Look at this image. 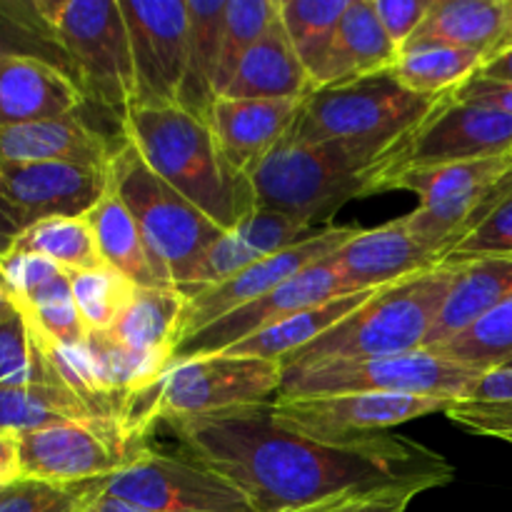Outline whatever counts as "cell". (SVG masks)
Wrapping results in <instances>:
<instances>
[{"label": "cell", "instance_id": "836d02e7", "mask_svg": "<svg viewBox=\"0 0 512 512\" xmlns=\"http://www.w3.org/2000/svg\"><path fill=\"white\" fill-rule=\"evenodd\" d=\"M85 348H88L105 393L118 400L120 408H125V403L135 393L158 383L165 370L170 368V360L163 355L130 350L128 345L115 340L110 333H90L85 340ZM120 418H123V413H120Z\"/></svg>", "mask_w": 512, "mask_h": 512}, {"label": "cell", "instance_id": "6da1fadb", "mask_svg": "<svg viewBox=\"0 0 512 512\" xmlns=\"http://www.w3.org/2000/svg\"><path fill=\"white\" fill-rule=\"evenodd\" d=\"M185 453L240 490L255 512H285L388 483H453L455 468L433 448L393 433L323 443L275 423L273 403L170 420Z\"/></svg>", "mask_w": 512, "mask_h": 512}, {"label": "cell", "instance_id": "e0dca14e", "mask_svg": "<svg viewBox=\"0 0 512 512\" xmlns=\"http://www.w3.org/2000/svg\"><path fill=\"white\" fill-rule=\"evenodd\" d=\"M108 188L110 168L75 163L0 165V205L20 230L48 218H85Z\"/></svg>", "mask_w": 512, "mask_h": 512}, {"label": "cell", "instance_id": "4fadbf2b", "mask_svg": "<svg viewBox=\"0 0 512 512\" xmlns=\"http://www.w3.org/2000/svg\"><path fill=\"white\" fill-rule=\"evenodd\" d=\"M18 438L23 480L48 485L108 480L148 448L130 443L115 423H65Z\"/></svg>", "mask_w": 512, "mask_h": 512}, {"label": "cell", "instance_id": "7bdbcfd3", "mask_svg": "<svg viewBox=\"0 0 512 512\" xmlns=\"http://www.w3.org/2000/svg\"><path fill=\"white\" fill-rule=\"evenodd\" d=\"M53 383L25 315L15 313L0 323V388Z\"/></svg>", "mask_w": 512, "mask_h": 512}, {"label": "cell", "instance_id": "f6af8a7d", "mask_svg": "<svg viewBox=\"0 0 512 512\" xmlns=\"http://www.w3.org/2000/svg\"><path fill=\"white\" fill-rule=\"evenodd\" d=\"M60 275H65V270L50 263L43 255L25 253V250L13 248L10 253H5L0 258V280H3V285L8 288L10 298L15 303L28 300L30 295L43 290L45 285L58 280Z\"/></svg>", "mask_w": 512, "mask_h": 512}, {"label": "cell", "instance_id": "60d3db41", "mask_svg": "<svg viewBox=\"0 0 512 512\" xmlns=\"http://www.w3.org/2000/svg\"><path fill=\"white\" fill-rule=\"evenodd\" d=\"M10 55L48 60L70 73L65 55L60 53L48 23L35 8V0L33 3L0 0V58H10Z\"/></svg>", "mask_w": 512, "mask_h": 512}, {"label": "cell", "instance_id": "8d00e7d4", "mask_svg": "<svg viewBox=\"0 0 512 512\" xmlns=\"http://www.w3.org/2000/svg\"><path fill=\"white\" fill-rule=\"evenodd\" d=\"M443 358L465 365L475 373H488L512 363V298L490 310L465 333L433 348Z\"/></svg>", "mask_w": 512, "mask_h": 512}, {"label": "cell", "instance_id": "7402d4cb", "mask_svg": "<svg viewBox=\"0 0 512 512\" xmlns=\"http://www.w3.org/2000/svg\"><path fill=\"white\" fill-rule=\"evenodd\" d=\"M315 233L318 230H313V225L303 223V220L275 213V210L253 208L235 228L225 230L215 240L213 248L205 253L203 263H200L193 288L185 295H193L208 285L220 283V280L270 258V255L280 253L290 245L303 243L305 238Z\"/></svg>", "mask_w": 512, "mask_h": 512}, {"label": "cell", "instance_id": "c3c4849f", "mask_svg": "<svg viewBox=\"0 0 512 512\" xmlns=\"http://www.w3.org/2000/svg\"><path fill=\"white\" fill-rule=\"evenodd\" d=\"M433 0H373L375 15L398 50L418 33Z\"/></svg>", "mask_w": 512, "mask_h": 512}, {"label": "cell", "instance_id": "8fae6325", "mask_svg": "<svg viewBox=\"0 0 512 512\" xmlns=\"http://www.w3.org/2000/svg\"><path fill=\"white\" fill-rule=\"evenodd\" d=\"M103 493L148 512H255L243 493L190 453L143 448Z\"/></svg>", "mask_w": 512, "mask_h": 512}, {"label": "cell", "instance_id": "ba28073f", "mask_svg": "<svg viewBox=\"0 0 512 512\" xmlns=\"http://www.w3.org/2000/svg\"><path fill=\"white\" fill-rule=\"evenodd\" d=\"M483 373L453 363L428 348L370 360H343L283 373L278 398H318V395L385 393L438 395L465 400Z\"/></svg>", "mask_w": 512, "mask_h": 512}, {"label": "cell", "instance_id": "ac0fdd59", "mask_svg": "<svg viewBox=\"0 0 512 512\" xmlns=\"http://www.w3.org/2000/svg\"><path fill=\"white\" fill-rule=\"evenodd\" d=\"M303 103L305 100H215L208 125L225 163L248 178L288 138Z\"/></svg>", "mask_w": 512, "mask_h": 512}, {"label": "cell", "instance_id": "3957f363", "mask_svg": "<svg viewBox=\"0 0 512 512\" xmlns=\"http://www.w3.org/2000/svg\"><path fill=\"white\" fill-rule=\"evenodd\" d=\"M458 268H433L373 290L348 318L280 363L283 373L343 360L388 358L428 345Z\"/></svg>", "mask_w": 512, "mask_h": 512}, {"label": "cell", "instance_id": "d4e9b609", "mask_svg": "<svg viewBox=\"0 0 512 512\" xmlns=\"http://www.w3.org/2000/svg\"><path fill=\"white\" fill-rule=\"evenodd\" d=\"M315 93L308 70L290 45L280 13L263 38L245 53L238 73L220 98L235 100H305Z\"/></svg>", "mask_w": 512, "mask_h": 512}, {"label": "cell", "instance_id": "83f0119b", "mask_svg": "<svg viewBox=\"0 0 512 512\" xmlns=\"http://www.w3.org/2000/svg\"><path fill=\"white\" fill-rule=\"evenodd\" d=\"M228 0H188V60L178 105L195 118L208 120L218 100V63L223 18Z\"/></svg>", "mask_w": 512, "mask_h": 512}, {"label": "cell", "instance_id": "4dcf8cb0", "mask_svg": "<svg viewBox=\"0 0 512 512\" xmlns=\"http://www.w3.org/2000/svg\"><path fill=\"white\" fill-rule=\"evenodd\" d=\"M65 423H103L88 405L58 383L0 388V433H33Z\"/></svg>", "mask_w": 512, "mask_h": 512}, {"label": "cell", "instance_id": "bcb514c9", "mask_svg": "<svg viewBox=\"0 0 512 512\" xmlns=\"http://www.w3.org/2000/svg\"><path fill=\"white\" fill-rule=\"evenodd\" d=\"M458 428L473 435L512 440V400L510 403H475V400H458L450 405L448 413Z\"/></svg>", "mask_w": 512, "mask_h": 512}, {"label": "cell", "instance_id": "db71d44e", "mask_svg": "<svg viewBox=\"0 0 512 512\" xmlns=\"http://www.w3.org/2000/svg\"><path fill=\"white\" fill-rule=\"evenodd\" d=\"M475 75L493 80H508V83H512V45L505 48L503 53L495 55V58H490Z\"/></svg>", "mask_w": 512, "mask_h": 512}, {"label": "cell", "instance_id": "b9f144b4", "mask_svg": "<svg viewBox=\"0 0 512 512\" xmlns=\"http://www.w3.org/2000/svg\"><path fill=\"white\" fill-rule=\"evenodd\" d=\"M485 258H512V185L485 218L445 253L440 268H458Z\"/></svg>", "mask_w": 512, "mask_h": 512}, {"label": "cell", "instance_id": "f35d334b", "mask_svg": "<svg viewBox=\"0 0 512 512\" xmlns=\"http://www.w3.org/2000/svg\"><path fill=\"white\" fill-rule=\"evenodd\" d=\"M278 15V0H228L223 18L218 63V98L228 90L245 53L263 38Z\"/></svg>", "mask_w": 512, "mask_h": 512}, {"label": "cell", "instance_id": "603a6c76", "mask_svg": "<svg viewBox=\"0 0 512 512\" xmlns=\"http://www.w3.org/2000/svg\"><path fill=\"white\" fill-rule=\"evenodd\" d=\"M398 45L375 15L373 0H350L323 63L313 73L315 90L388 73L398 63Z\"/></svg>", "mask_w": 512, "mask_h": 512}, {"label": "cell", "instance_id": "f546056e", "mask_svg": "<svg viewBox=\"0 0 512 512\" xmlns=\"http://www.w3.org/2000/svg\"><path fill=\"white\" fill-rule=\"evenodd\" d=\"M370 293H373V290L343 295V298L330 300V303L325 305H315V308L303 310V313L290 315V318H285L283 323L270 325V328L250 335V338H245L243 343L233 345V348L225 350V353L283 363L288 355L303 350L305 345H310L315 338L328 333V330L333 328V325H338L340 320L348 318L358 305H363L365 300H368Z\"/></svg>", "mask_w": 512, "mask_h": 512}, {"label": "cell", "instance_id": "7c38bea8", "mask_svg": "<svg viewBox=\"0 0 512 512\" xmlns=\"http://www.w3.org/2000/svg\"><path fill=\"white\" fill-rule=\"evenodd\" d=\"M458 400L438 395H385L348 393L318 395V398H275V423L295 435L323 443H348L390 428L425 418L433 413H448Z\"/></svg>", "mask_w": 512, "mask_h": 512}, {"label": "cell", "instance_id": "7dc6e473", "mask_svg": "<svg viewBox=\"0 0 512 512\" xmlns=\"http://www.w3.org/2000/svg\"><path fill=\"white\" fill-rule=\"evenodd\" d=\"M438 485L430 480H405V483H388L380 488L355 493L338 512H408L410 503L418 495L435 490Z\"/></svg>", "mask_w": 512, "mask_h": 512}, {"label": "cell", "instance_id": "1f68e13d", "mask_svg": "<svg viewBox=\"0 0 512 512\" xmlns=\"http://www.w3.org/2000/svg\"><path fill=\"white\" fill-rule=\"evenodd\" d=\"M485 65L480 53L450 45H418L400 50L398 63L388 70L393 80L418 95H450Z\"/></svg>", "mask_w": 512, "mask_h": 512}, {"label": "cell", "instance_id": "4316f807", "mask_svg": "<svg viewBox=\"0 0 512 512\" xmlns=\"http://www.w3.org/2000/svg\"><path fill=\"white\" fill-rule=\"evenodd\" d=\"M90 230L98 243V253L105 265L123 273L125 278L133 280L138 288H173L163 280L143 235H140L138 223L123 198L115 190L113 180L100 203L85 215Z\"/></svg>", "mask_w": 512, "mask_h": 512}, {"label": "cell", "instance_id": "9c48e42d", "mask_svg": "<svg viewBox=\"0 0 512 512\" xmlns=\"http://www.w3.org/2000/svg\"><path fill=\"white\" fill-rule=\"evenodd\" d=\"M512 155V118L478 105L460 103L453 93L415 125L378 163L373 195L388 193L398 175L433 165Z\"/></svg>", "mask_w": 512, "mask_h": 512}, {"label": "cell", "instance_id": "44dd1931", "mask_svg": "<svg viewBox=\"0 0 512 512\" xmlns=\"http://www.w3.org/2000/svg\"><path fill=\"white\" fill-rule=\"evenodd\" d=\"M83 103V90L60 65L30 55L0 58V125L68 118Z\"/></svg>", "mask_w": 512, "mask_h": 512}, {"label": "cell", "instance_id": "94428289", "mask_svg": "<svg viewBox=\"0 0 512 512\" xmlns=\"http://www.w3.org/2000/svg\"><path fill=\"white\" fill-rule=\"evenodd\" d=\"M510 445H512V440H510Z\"/></svg>", "mask_w": 512, "mask_h": 512}, {"label": "cell", "instance_id": "f907efd6", "mask_svg": "<svg viewBox=\"0 0 512 512\" xmlns=\"http://www.w3.org/2000/svg\"><path fill=\"white\" fill-rule=\"evenodd\" d=\"M465 400L475 403H510L512 400V365L505 368H493L480 375L473 383Z\"/></svg>", "mask_w": 512, "mask_h": 512}, {"label": "cell", "instance_id": "680465c9", "mask_svg": "<svg viewBox=\"0 0 512 512\" xmlns=\"http://www.w3.org/2000/svg\"><path fill=\"white\" fill-rule=\"evenodd\" d=\"M8 493H10V488H0V503H3V500L8 498Z\"/></svg>", "mask_w": 512, "mask_h": 512}, {"label": "cell", "instance_id": "8992f818", "mask_svg": "<svg viewBox=\"0 0 512 512\" xmlns=\"http://www.w3.org/2000/svg\"><path fill=\"white\" fill-rule=\"evenodd\" d=\"M110 180L133 213L165 283L188 293L205 253L223 230L155 175L128 138L110 160Z\"/></svg>", "mask_w": 512, "mask_h": 512}, {"label": "cell", "instance_id": "e575fe53", "mask_svg": "<svg viewBox=\"0 0 512 512\" xmlns=\"http://www.w3.org/2000/svg\"><path fill=\"white\" fill-rule=\"evenodd\" d=\"M13 248L25 250L48 258L65 273L100 268L103 258L98 253V243L85 218H48L30 225L20 233Z\"/></svg>", "mask_w": 512, "mask_h": 512}, {"label": "cell", "instance_id": "11a10c76", "mask_svg": "<svg viewBox=\"0 0 512 512\" xmlns=\"http://www.w3.org/2000/svg\"><path fill=\"white\" fill-rule=\"evenodd\" d=\"M20 233H23V230L15 225V220L10 218V215L5 213L3 205H0V258H3L5 253H10V250H13L15 240L20 238Z\"/></svg>", "mask_w": 512, "mask_h": 512}, {"label": "cell", "instance_id": "91938a15", "mask_svg": "<svg viewBox=\"0 0 512 512\" xmlns=\"http://www.w3.org/2000/svg\"><path fill=\"white\" fill-rule=\"evenodd\" d=\"M510 365H512V363H510ZM503 368H505V365H503Z\"/></svg>", "mask_w": 512, "mask_h": 512}, {"label": "cell", "instance_id": "5bb4252c", "mask_svg": "<svg viewBox=\"0 0 512 512\" xmlns=\"http://www.w3.org/2000/svg\"><path fill=\"white\" fill-rule=\"evenodd\" d=\"M343 295L353 293H350L348 283H345L335 258L310 265L303 273L290 278L288 283H283L280 288L270 290L263 298L233 310V313L225 315V318L210 323L208 328L198 330V333L180 340V343L175 345L170 365L225 353V350L243 343L250 335L260 333V330L270 328V325L283 323L290 315L303 313V310L315 308V305H325L330 303V300L343 298Z\"/></svg>", "mask_w": 512, "mask_h": 512}, {"label": "cell", "instance_id": "d590c367", "mask_svg": "<svg viewBox=\"0 0 512 512\" xmlns=\"http://www.w3.org/2000/svg\"><path fill=\"white\" fill-rule=\"evenodd\" d=\"M350 0H278L280 23L310 80L323 63Z\"/></svg>", "mask_w": 512, "mask_h": 512}, {"label": "cell", "instance_id": "ab89813d", "mask_svg": "<svg viewBox=\"0 0 512 512\" xmlns=\"http://www.w3.org/2000/svg\"><path fill=\"white\" fill-rule=\"evenodd\" d=\"M15 305L28 318V323L53 343L65 345V348H78L88 340L90 330L80 318V310L73 300L68 273Z\"/></svg>", "mask_w": 512, "mask_h": 512}, {"label": "cell", "instance_id": "d6a6232c", "mask_svg": "<svg viewBox=\"0 0 512 512\" xmlns=\"http://www.w3.org/2000/svg\"><path fill=\"white\" fill-rule=\"evenodd\" d=\"M512 173V155L508 158L470 160V163L433 165V168L408 170L390 183L388 190H408L420 198V205L445 203L485 193Z\"/></svg>", "mask_w": 512, "mask_h": 512}, {"label": "cell", "instance_id": "2e32d148", "mask_svg": "<svg viewBox=\"0 0 512 512\" xmlns=\"http://www.w3.org/2000/svg\"><path fill=\"white\" fill-rule=\"evenodd\" d=\"M358 230L360 228H355V225H345V228L328 225V228H320L318 233L305 238L303 243L290 245V248L280 250V253L270 255V258L260 260V263L250 265V268L240 270V273L230 275V278L220 280V283L208 285V288L188 295L183 323H180V340L208 328L210 323L225 318L233 310L263 298L270 290L280 288V285L288 283L290 278L303 273L310 265L333 258Z\"/></svg>", "mask_w": 512, "mask_h": 512}, {"label": "cell", "instance_id": "6f0895ef", "mask_svg": "<svg viewBox=\"0 0 512 512\" xmlns=\"http://www.w3.org/2000/svg\"><path fill=\"white\" fill-rule=\"evenodd\" d=\"M15 313H18V305H15V300L10 298L8 288H5L3 280H0V323H5L8 318H13Z\"/></svg>", "mask_w": 512, "mask_h": 512}, {"label": "cell", "instance_id": "681fc988", "mask_svg": "<svg viewBox=\"0 0 512 512\" xmlns=\"http://www.w3.org/2000/svg\"><path fill=\"white\" fill-rule=\"evenodd\" d=\"M455 100L468 105H478V108L495 110V113L510 115L512 118V83L508 80H493L473 75L465 80L458 90L453 93Z\"/></svg>", "mask_w": 512, "mask_h": 512}, {"label": "cell", "instance_id": "f5cc1de1", "mask_svg": "<svg viewBox=\"0 0 512 512\" xmlns=\"http://www.w3.org/2000/svg\"><path fill=\"white\" fill-rule=\"evenodd\" d=\"M78 512H148V510L135 508V505L125 503V500L103 493V483H100V488L95 490L88 500H85L83 508H80Z\"/></svg>", "mask_w": 512, "mask_h": 512}, {"label": "cell", "instance_id": "277c9868", "mask_svg": "<svg viewBox=\"0 0 512 512\" xmlns=\"http://www.w3.org/2000/svg\"><path fill=\"white\" fill-rule=\"evenodd\" d=\"M383 155L335 143H298L285 138L253 173L255 205L315 225L345 203L370 198Z\"/></svg>", "mask_w": 512, "mask_h": 512}, {"label": "cell", "instance_id": "cb8c5ba5", "mask_svg": "<svg viewBox=\"0 0 512 512\" xmlns=\"http://www.w3.org/2000/svg\"><path fill=\"white\" fill-rule=\"evenodd\" d=\"M418 45L473 50L488 63L512 45V0H433L423 25L403 50Z\"/></svg>", "mask_w": 512, "mask_h": 512}, {"label": "cell", "instance_id": "9f6ffc18", "mask_svg": "<svg viewBox=\"0 0 512 512\" xmlns=\"http://www.w3.org/2000/svg\"><path fill=\"white\" fill-rule=\"evenodd\" d=\"M360 493H363V490H360ZM353 495L355 493L335 495V498L323 500V503H315V505H308V508H298V510H285V512H338L350 498H353Z\"/></svg>", "mask_w": 512, "mask_h": 512}, {"label": "cell", "instance_id": "30bf717a", "mask_svg": "<svg viewBox=\"0 0 512 512\" xmlns=\"http://www.w3.org/2000/svg\"><path fill=\"white\" fill-rule=\"evenodd\" d=\"M283 385V368L273 360L243 355H208L175 363L155 385V420L198 418L243 405L273 403Z\"/></svg>", "mask_w": 512, "mask_h": 512}, {"label": "cell", "instance_id": "f1b7e54d", "mask_svg": "<svg viewBox=\"0 0 512 512\" xmlns=\"http://www.w3.org/2000/svg\"><path fill=\"white\" fill-rule=\"evenodd\" d=\"M185 305L188 295L180 288H138L110 335L130 350L170 360L180 340Z\"/></svg>", "mask_w": 512, "mask_h": 512}, {"label": "cell", "instance_id": "52a82bcc", "mask_svg": "<svg viewBox=\"0 0 512 512\" xmlns=\"http://www.w3.org/2000/svg\"><path fill=\"white\" fill-rule=\"evenodd\" d=\"M85 103L118 115L135 108V68L118 0H35Z\"/></svg>", "mask_w": 512, "mask_h": 512}, {"label": "cell", "instance_id": "9a60e30c", "mask_svg": "<svg viewBox=\"0 0 512 512\" xmlns=\"http://www.w3.org/2000/svg\"><path fill=\"white\" fill-rule=\"evenodd\" d=\"M130 35L135 108L178 105L188 60V0H118Z\"/></svg>", "mask_w": 512, "mask_h": 512}, {"label": "cell", "instance_id": "d6986e66", "mask_svg": "<svg viewBox=\"0 0 512 512\" xmlns=\"http://www.w3.org/2000/svg\"><path fill=\"white\" fill-rule=\"evenodd\" d=\"M333 258L350 293L378 290L408 275L440 268V255L420 243L403 218L370 230L360 228Z\"/></svg>", "mask_w": 512, "mask_h": 512}, {"label": "cell", "instance_id": "74e56055", "mask_svg": "<svg viewBox=\"0 0 512 512\" xmlns=\"http://www.w3.org/2000/svg\"><path fill=\"white\" fill-rule=\"evenodd\" d=\"M68 275L73 300L90 333H110L138 293V285L110 265Z\"/></svg>", "mask_w": 512, "mask_h": 512}, {"label": "cell", "instance_id": "ee69618b", "mask_svg": "<svg viewBox=\"0 0 512 512\" xmlns=\"http://www.w3.org/2000/svg\"><path fill=\"white\" fill-rule=\"evenodd\" d=\"M98 483L83 485H48V483H23L13 485L8 498L0 503V512H78L85 500L100 488Z\"/></svg>", "mask_w": 512, "mask_h": 512}, {"label": "cell", "instance_id": "7a4b0ae2", "mask_svg": "<svg viewBox=\"0 0 512 512\" xmlns=\"http://www.w3.org/2000/svg\"><path fill=\"white\" fill-rule=\"evenodd\" d=\"M120 133L155 175L203 210L223 233L258 208L248 178L225 163L208 120L180 105L133 108L120 120Z\"/></svg>", "mask_w": 512, "mask_h": 512}, {"label": "cell", "instance_id": "ffe728a7", "mask_svg": "<svg viewBox=\"0 0 512 512\" xmlns=\"http://www.w3.org/2000/svg\"><path fill=\"white\" fill-rule=\"evenodd\" d=\"M123 140L113 143L78 113L38 123L0 125V165L75 163L110 168Z\"/></svg>", "mask_w": 512, "mask_h": 512}, {"label": "cell", "instance_id": "484cf974", "mask_svg": "<svg viewBox=\"0 0 512 512\" xmlns=\"http://www.w3.org/2000/svg\"><path fill=\"white\" fill-rule=\"evenodd\" d=\"M512 298V258H485L458 265V275L440 308L428 345L433 350Z\"/></svg>", "mask_w": 512, "mask_h": 512}, {"label": "cell", "instance_id": "5b68a950", "mask_svg": "<svg viewBox=\"0 0 512 512\" xmlns=\"http://www.w3.org/2000/svg\"><path fill=\"white\" fill-rule=\"evenodd\" d=\"M448 95H418L388 73L335 88L315 90L305 98L288 133L298 143H335L383 155L423 123Z\"/></svg>", "mask_w": 512, "mask_h": 512}, {"label": "cell", "instance_id": "816d5d0a", "mask_svg": "<svg viewBox=\"0 0 512 512\" xmlns=\"http://www.w3.org/2000/svg\"><path fill=\"white\" fill-rule=\"evenodd\" d=\"M23 483L20 468V438L15 433H0V488Z\"/></svg>", "mask_w": 512, "mask_h": 512}]
</instances>
